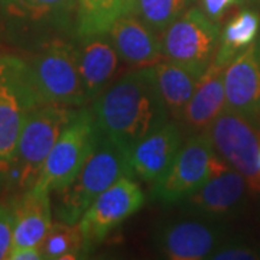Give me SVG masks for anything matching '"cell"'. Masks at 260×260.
Returning <instances> with one entry per match:
<instances>
[{
  "label": "cell",
  "mask_w": 260,
  "mask_h": 260,
  "mask_svg": "<svg viewBox=\"0 0 260 260\" xmlns=\"http://www.w3.org/2000/svg\"><path fill=\"white\" fill-rule=\"evenodd\" d=\"M97 127L127 156L149 133L169 120L153 67L135 68L112 84L93 104Z\"/></svg>",
  "instance_id": "1"
},
{
  "label": "cell",
  "mask_w": 260,
  "mask_h": 260,
  "mask_svg": "<svg viewBox=\"0 0 260 260\" xmlns=\"http://www.w3.org/2000/svg\"><path fill=\"white\" fill-rule=\"evenodd\" d=\"M19 55L26 81L39 104L80 107L88 102L75 44L52 38L35 52Z\"/></svg>",
  "instance_id": "2"
},
{
  "label": "cell",
  "mask_w": 260,
  "mask_h": 260,
  "mask_svg": "<svg viewBox=\"0 0 260 260\" xmlns=\"http://www.w3.org/2000/svg\"><path fill=\"white\" fill-rule=\"evenodd\" d=\"M124 175H132L129 156L100 132L80 172L68 185L52 192L55 194L54 203L51 200L55 218L77 224L94 200Z\"/></svg>",
  "instance_id": "3"
},
{
  "label": "cell",
  "mask_w": 260,
  "mask_h": 260,
  "mask_svg": "<svg viewBox=\"0 0 260 260\" xmlns=\"http://www.w3.org/2000/svg\"><path fill=\"white\" fill-rule=\"evenodd\" d=\"M77 113L74 107L59 104H42L29 112L6 181L8 188L22 194L35 186L51 149Z\"/></svg>",
  "instance_id": "4"
},
{
  "label": "cell",
  "mask_w": 260,
  "mask_h": 260,
  "mask_svg": "<svg viewBox=\"0 0 260 260\" xmlns=\"http://www.w3.org/2000/svg\"><path fill=\"white\" fill-rule=\"evenodd\" d=\"M39 106L20 55L0 52V186H6L26 116Z\"/></svg>",
  "instance_id": "5"
},
{
  "label": "cell",
  "mask_w": 260,
  "mask_h": 260,
  "mask_svg": "<svg viewBox=\"0 0 260 260\" xmlns=\"http://www.w3.org/2000/svg\"><path fill=\"white\" fill-rule=\"evenodd\" d=\"M227 168L230 165L215 152L208 130L189 135L169 171L153 184L152 195L162 203L182 201Z\"/></svg>",
  "instance_id": "6"
},
{
  "label": "cell",
  "mask_w": 260,
  "mask_h": 260,
  "mask_svg": "<svg viewBox=\"0 0 260 260\" xmlns=\"http://www.w3.org/2000/svg\"><path fill=\"white\" fill-rule=\"evenodd\" d=\"M220 28L203 9L191 8L160 35L164 59L174 61L201 77L220 45Z\"/></svg>",
  "instance_id": "7"
},
{
  "label": "cell",
  "mask_w": 260,
  "mask_h": 260,
  "mask_svg": "<svg viewBox=\"0 0 260 260\" xmlns=\"http://www.w3.org/2000/svg\"><path fill=\"white\" fill-rule=\"evenodd\" d=\"M99 133L93 110H78L51 149L34 188L52 194L68 185L93 152Z\"/></svg>",
  "instance_id": "8"
},
{
  "label": "cell",
  "mask_w": 260,
  "mask_h": 260,
  "mask_svg": "<svg viewBox=\"0 0 260 260\" xmlns=\"http://www.w3.org/2000/svg\"><path fill=\"white\" fill-rule=\"evenodd\" d=\"M215 152L247 182V188L260 194V130L253 120L225 109L208 129Z\"/></svg>",
  "instance_id": "9"
},
{
  "label": "cell",
  "mask_w": 260,
  "mask_h": 260,
  "mask_svg": "<svg viewBox=\"0 0 260 260\" xmlns=\"http://www.w3.org/2000/svg\"><path fill=\"white\" fill-rule=\"evenodd\" d=\"M145 204V194L132 175L119 178L93 201L81 220L85 253L100 244L110 233Z\"/></svg>",
  "instance_id": "10"
},
{
  "label": "cell",
  "mask_w": 260,
  "mask_h": 260,
  "mask_svg": "<svg viewBox=\"0 0 260 260\" xmlns=\"http://www.w3.org/2000/svg\"><path fill=\"white\" fill-rule=\"evenodd\" d=\"M227 109L256 120L260 117V39L229 62L224 71Z\"/></svg>",
  "instance_id": "11"
},
{
  "label": "cell",
  "mask_w": 260,
  "mask_h": 260,
  "mask_svg": "<svg viewBox=\"0 0 260 260\" xmlns=\"http://www.w3.org/2000/svg\"><path fill=\"white\" fill-rule=\"evenodd\" d=\"M182 130L175 121L171 120L149 133L130 150L132 177L152 184L158 182L174 164L182 146Z\"/></svg>",
  "instance_id": "12"
},
{
  "label": "cell",
  "mask_w": 260,
  "mask_h": 260,
  "mask_svg": "<svg viewBox=\"0 0 260 260\" xmlns=\"http://www.w3.org/2000/svg\"><path fill=\"white\" fill-rule=\"evenodd\" d=\"M155 244L167 259H208L218 246V233L204 221L181 220L164 225L158 232Z\"/></svg>",
  "instance_id": "13"
},
{
  "label": "cell",
  "mask_w": 260,
  "mask_h": 260,
  "mask_svg": "<svg viewBox=\"0 0 260 260\" xmlns=\"http://www.w3.org/2000/svg\"><path fill=\"white\" fill-rule=\"evenodd\" d=\"M225 67L213 61L200 77L194 94L179 120L189 135L210 129L214 120L227 109L224 88Z\"/></svg>",
  "instance_id": "14"
},
{
  "label": "cell",
  "mask_w": 260,
  "mask_h": 260,
  "mask_svg": "<svg viewBox=\"0 0 260 260\" xmlns=\"http://www.w3.org/2000/svg\"><path fill=\"white\" fill-rule=\"evenodd\" d=\"M77 55L88 102L99 97L119 68L120 56L107 32L78 37Z\"/></svg>",
  "instance_id": "15"
},
{
  "label": "cell",
  "mask_w": 260,
  "mask_h": 260,
  "mask_svg": "<svg viewBox=\"0 0 260 260\" xmlns=\"http://www.w3.org/2000/svg\"><path fill=\"white\" fill-rule=\"evenodd\" d=\"M107 34L119 56L133 68L153 67L164 59L160 37L133 13L116 19Z\"/></svg>",
  "instance_id": "16"
},
{
  "label": "cell",
  "mask_w": 260,
  "mask_h": 260,
  "mask_svg": "<svg viewBox=\"0 0 260 260\" xmlns=\"http://www.w3.org/2000/svg\"><path fill=\"white\" fill-rule=\"evenodd\" d=\"M49 195L30 188L13 201L15 225L12 249L41 246L52 225V203Z\"/></svg>",
  "instance_id": "17"
},
{
  "label": "cell",
  "mask_w": 260,
  "mask_h": 260,
  "mask_svg": "<svg viewBox=\"0 0 260 260\" xmlns=\"http://www.w3.org/2000/svg\"><path fill=\"white\" fill-rule=\"evenodd\" d=\"M246 188L247 182L242 174L230 167L220 175L211 178L186 200L197 211L220 215L230 213L242 201Z\"/></svg>",
  "instance_id": "18"
},
{
  "label": "cell",
  "mask_w": 260,
  "mask_h": 260,
  "mask_svg": "<svg viewBox=\"0 0 260 260\" xmlns=\"http://www.w3.org/2000/svg\"><path fill=\"white\" fill-rule=\"evenodd\" d=\"M153 74L169 117L179 121L194 94L200 77L169 59H162L153 65Z\"/></svg>",
  "instance_id": "19"
},
{
  "label": "cell",
  "mask_w": 260,
  "mask_h": 260,
  "mask_svg": "<svg viewBox=\"0 0 260 260\" xmlns=\"http://www.w3.org/2000/svg\"><path fill=\"white\" fill-rule=\"evenodd\" d=\"M78 0H0L5 18L32 25L68 23Z\"/></svg>",
  "instance_id": "20"
},
{
  "label": "cell",
  "mask_w": 260,
  "mask_h": 260,
  "mask_svg": "<svg viewBox=\"0 0 260 260\" xmlns=\"http://www.w3.org/2000/svg\"><path fill=\"white\" fill-rule=\"evenodd\" d=\"M259 32L260 13L251 9L239 12L224 26L220 35V45L213 61L229 65L240 52L257 41Z\"/></svg>",
  "instance_id": "21"
},
{
  "label": "cell",
  "mask_w": 260,
  "mask_h": 260,
  "mask_svg": "<svg viewBox=\"0 0 260 260\" xmlns=\"http://www.w3.org/2000/svg\"><path fill=\"white\" fill-rule=\"evenodd\" d=\"M39 249L42 257L47 260L78 259L85 253L80 224H68L56 220L51 225Z\"/></svg>",
  "instance_id": "22"
},
{
  "label": "cell",
  "mask_w": 260,
  "mask_h": 260,
  "mask_svg": "<svg viewBox=\"0 0 260 260\" xmlns=\"http://www.w3.org/2000/svg\"><path fill=\"white\" fill-rule=\"evenodd\" d=\"M192 2L194 0H133L132 13L160 37L171 23L189 9Z\"/></svg>",
  "instance_id": "23"
},
{
  "label": "cell",
  "mask_w": 260,
  "mask_h": 260,
  "mask_svg": "<svg viewBox=\"0 0 260 260\" xmlns=\"http://www.w3.org/2000/svg\"><path fill=\"white\" fill-rule=\"evenodd\" d=\"M13 225H15V208L13 203L0 204V260L9 259L13 246Z\"/></svg>",
  "instance_id": "24"
},
{
  "label": "cell",
  "mask_w": 260,
  "mask_h": 260,
  "mask_svg": "<svg viewBox=\"0 0 260 260\" xmlns=\"http://www.w3.org/2000/svg\"><path fill=\"white\" fill-rule=\"evenodd\" d=\"M257 251L244 246H230L221 250H214L208 259L213 260H254L259 259Z\"/></svg>",
  "instance_id": "25"
},
{
  "label": "cell",
  "mask_w": 260,
  "mask_h": 260,
  "mask_svg": "<svg viewBox=\"0 0 260 260\" xmlns=\"http://www.w3.org/2000/svg\"><path fill=\"white\" fill-rule=\"evenodd\" d=\"M240 3V0H201L203 12L214 22H220L227 10Z\"/></svg>",
  "instance_id": "26"
},
{
  "label": "cell",
  "mask_w": 260,
  "mask_h": 260,
  "mask_svg": "<svg viewBox=\"0 0 260 260\" xmlns=\"http://www.w3.org/2000/svg\"><path fill=\"white\" fill-rule=\"evenodd\" d=\"M42 253L41 249L37 246L32 247H18V249H12L9 254V260H41Z\"/></svg>",
  "instance_id": "27"
},
{
  "label": "cell",
  "mask_w": 260,
  "mask_h": 260,
  "mask_svg": "<svg viewBox=\"0 0 260 260\" xmlns=\"http://www.w3.org/2000/svg\"><path fill=\"white\" fill-rule=\"evenodd\" d=\"M259 164H260V150H259Z\"/></svg>",
  "instance_id": "28"
},
{
  "label": "cell",
  "mask_w": 260,
  "mask_h": 260,
  "mask_svg": "<svg viewBox=\"0 0 260 260\" xmlns=\"http://www.w3.org/2000/svg\"><path fill=\"white\" fill-rule=\"evenodd\" d=\"M242 2H244V0H240V3H242Z\"/></svg>",
  "instance_id": "29"
}]
</instances>
